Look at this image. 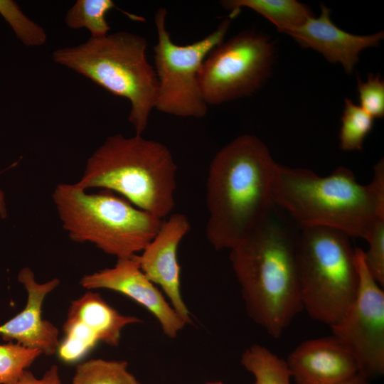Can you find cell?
Returning <instances> with one entry per match:
<instances>
[{
  "label": "cell",
  "mask_w": 384,
  "mask_h": 384,
  "mask_svg": "<svg viewBox=\"0 0 384 384\" xmlns=\"http://www.w3.org/2000/svg\"><path fill=\"white\" fill-rule=\"evenodd\" d=\"M330 13V9L321 5L318 18L310 17L287 34L303 48L316 50L328 61L340 63L347 73H351L359 60L361 52L378 46L383 39L384 33L380 31L366 36L348 33L332 22Z\"/></svg>",
  "instance_id": "cell-16"
},
{
  "label": "cell",
  "mask_w": 384,
  "mask_h": 384,
  "mask_svg": "<svg viewBox=\"0 0 384 384\" xmlns=\"http://www.w3.org/2000/svg\"><path fill=\"white\" fill-rule=\"evenodd\" d=\"M274 46L267 36L245 31L223 41L205 58L198 75L207 105L250 96L269 76Z\"/></svg>",
  "instance_id": "cell-9"
},
{
  "label": "cell",
  "mask_w": 384,
  "mask_h": 384,
  "mask_svg": "<svg viewBox=\"0 0 384 384\" xmlns=\"http://www.w3.org/2000/svg\"><path fill=\"white\" fill-rule=\"evenodd\" d=\"M42 353L17 343L0 344V384H17L18 380Z\"/></svg>",
  "instance_id": "cell-22"
},
{
  "label": "cell",
  "mask_w": 384,
  "mask_h": 384,
  "mask_svg": "<svg viewBox=\"0 0 384 384\" xmlns=\"http://www.w3.org/2000/svg\"><path fill=\"white\" fill-rule=\"evenodd\" d=\"M7 215L4 194L0 189V217L5 218Z\"/></svg>",
  "instance_id": "cell-28"
},
{
  "label": "cell",
  "mask_w": 384,
  "mask_h": 384,
  "mask_svg": "<svg viewBox=\"0 0 384 384\" xmlns=\"http://www.w3.org/2000/svg\"><path fill=\"white\" fill-rule=\"evenodd\" d=\"M207 384H223L220 381H215V382H209Z\"/></svg>",
  "instance_id": "cell-29"
},
{
  "label": "cell",
  "mask_w": 384,
  "mask_h": 384,
  "mask_svg": "<svg viewBox=\"0 0 384 384\" xmlns=\"http://www.w3.org/2000/svg\"><path fill=\"white\" fill-rule=\"evenodd\" d=\"M350 237L320 226L302 227L297 236L296 257L300 297L314 319L330 326L356 297L359 273Z\"/></svg>",
  "instance_id": "cell-7"
},
{
  "label": "cell",
  "mask_w": 384,
  "mask_h": 384,
  "mask_svg": "<svg viewBox=\"0 0 384 384\" xmlns=\"http://www.w3.org/2000/svg\"><path fill=\"white\" fill-rule=\"evenodd\" d=\"M360 107L373 119L384 116V81L378 75L370 73L367 80L357 79Z\"/></svg>",
  "instance_id": "cell-25"
},
{
  "label": "cell",
  "mask_w": 384,
  "mask_h": 384,
  "mask_svg": "<svg viewBox=\"0 0 384 384\" xmlns=\"http://www.w3.org/2000/svg\"><path fill=\"white\" fill-rule=\"evenodd\" d=\"M80 283L87 289H107L131 298L153 314L169 338L176 337L186 325L155 284L143 273L137 255L117 258L114 267L85 275Z\"/></svg>",
  "instance_id": "cell-12"
},
{
  "label": "cell",
  "mask_w": 384,
  "mask_h": 384,
  "mask_svg": "<svg viewBox=\"0 0 384 384\" xmlns=\"http://www.w3.org/2000/svg\"><path fill=\"white\" fill-rule=\"evenodd\" d=\"M286 362L296 384H339L358 373L353 357L333 336L302 342Z\"/></svg>",
  "instance_id": "cell-15"
},
{
  "label": "cell",
  "mask_w": 384,
  "mask_h": 384,
  "mask_svg": "<svg viewBox=\"0 0 384 384\" xmlns=\"http://www.w3.org/2000/svg\"><path fill=\"white\" fill-rule=\"evenodd\" d=\"M17 384H62V382L58 368L53 365L40 378H36L31 372L26 370Z\"/></svg>",
  "instance_id": "cell-26"
},
{
  "label": "cell",
  "mask_w": 384,
  "mask_h": 384,
  "mask_svg": "<svg viewBox=\"0 0 384 384\" xmlns=\"http://www.w3.org/2000/svg\"><path fill=\"white\" fill-rule=\"evenodd\" d=\"M297 236L269 216L230 250V260L249 316L279 338L303 309Z\"/></svg>",
  "instance_id": "cell-3"
},
{
  "label": "cell",
  "mask_w": 384,
  "mask_h": 384,
  "mask_svg": "<svg viewBox=\"0 0 384 384\" xmlns=\"http://www.w3.org/2000/svg\"><path fill=\"white\" fill-rule=\"evenodd\" d=\"M278 164L257 137L242 134L210 161L206 181V235L217 250H230L270 214Z\"/></svg>",
  "instance_id": "cell-1"
},
{
  "label": "cell",
  "mask_w": 384,
  "mask_h": 384,
  "mask_svg": "<svg viewBox=\"0 0 384 384\" xmlns=\"http://www.w3.org/2000/svg\"><path fill=\"white\" fill-rule=\"evenodd\" d=\"M52 198L72 240L92 243L117 258L142 252L164 221L108 190L88 193L75 183H60Z\"/></svg>",
  "instance_id": "cell-6"
},
{
  "label": "cell",
  "mask_w": 384,
  "mask_h": 384,
  "mask_svg": "<svg viewBox=\"0 0 384 384\" xmlns=\"http://www.w3.org/2000/svg\"><path fill=\"white\" fill-rule=\"evenodd\" d=\"M220 4L233 18L242 8L252 9L286 34L312 16L306 6L295 0H225Z\"/></svg>",
  "instance_id": "cell-17"
},
{
  "label": "cell",
  "mask_w": 384,
  "mask_h": 384,
  "mask_svg": "<svg viewBox=\"0 0 384 384\" xmlns=\"http://www.w3.org/2000/svg\"><path fill=\"white\" fill-rule=\"evenodd\" d=\"M18 279L27 291V302L21 312L0 326V335L4 341H15L46 355H53L57 352L60 343L58 329L43 319L42 306L47 294L59 284V279L54 278L38 283L28 267L20 270Z\"/></svg>",
  "instance_id": "cell-14"
},
{
  "label": "cell",
  "mask_w": 384,
  "mask_h": 384,
  "mask_svg": "<svg viewBox=\"0 0 384 384\" xmlns=\"http://www.w3.org/2000/svg\"><path fill=\"white\" fill-rule=\"evenodd\" d=\"M272 201L301 228L326 227L365 239L375 220L384 218L383 160L375 166L368 185L343 166L322 177L307 169L278 164Z\"/></svg>",
  "instance_id": "cell-2"
},
{
  "label": "cell",
  "mask_w": 384,
  "mask_h": 384,
  "mask_svg": "<svg viewBox=\"0 0 384 384\" xmlns=\"http://www.w3.org/2000/svg\"><path fill=\"white\" fill-rule=\"evenodd\" d=\"M368 245L363 251L366 267L381 287L384 285V218H379L372 224L365 239Z\"/></svg>",
  "instance_id": "cell-24"
},
{
  "label": "cell",
  "mask_w": 384,
  "mask_h": 384,
  "mask_svg": "<svg viewBox=\"0 0 384 384\" xmlns=\"http://www.w3.org/2000/svg\"><path fill=\"white\" fill-rule=\"evenodd\" d=\"M177 166L164 144L135 134L108 137L88 158L75 185L114 192L161 219L174 205Z\"/></svg>",
  "instance_id": "cell-4"
},
{
  "label": "cell",
  "mask_w": 384,
  "mask_h": 384,
  "mask_svg": "<svg viewBox=\"0 0 384 384\" xmlns=\"http://www.w3.org/2000/svg\"><path fill=\"white\" fill-rule=\"evenodd\" d=\"M114 7L112 0H78L67 11L65 22L70 28L88 30L92 38L103 37L110 30L106 15Z\"/></svg>",
  "instance_id": "cell-19"
},
{
  "label": "cell",
  "mask_w": 384,
  "mask_h": 384,
  "mask_svg": "<svg viewBox=\"0 0 384 384\" xmlns=\"http://www.w3.org/2000/svg\"><path fill=\"white\" fill-rule=\"evenodd\" d=\"M356 259L359 273L356 297L330 327L355 359L358 373L369 378L384 372V292L368 271L359 247Z\"/></svg>",
  "instance_id": "cell-10"
},
{
  "label": "cell",
  "mask_w": 384,
  "mask_h": 384,
  "mask_svg": "<svg viewBox=\"0 0 384 384\" xmlns=\"http://www.w3.org/2000/svg\"><path fill=\"white\" fill-rule=\"evenodd\" d=\"M374 119L350 99L345 100L341 117L340 148L344 151H360L373 127Z\"/></svg>",
  "instance_id": "cell-21"
},
{
  "label": "cell",
  "mask_w": 384,
  "mask_h": 384,
  "mask_svg": "<svg viewBox=\"0 0 384 384\" xmlns=\"http://www.w3.org/2000/svg\"><path fill=\"white\" fill-rule=\"evenodd\" d=\"M368 379L360 373H357L339 384H369Z\"/></svg>",
  "instance_id": "cell-27"
},
{
  "label": "cell",
  "mask_w": 384,
  "mask_h": 384,
  "mask_svg": "<svg viewBox=\"0 0 384 384\" xmlns=\"http://www.w3.org/2000/svg\"><path fill=\"white\" fill-rule=\"evenodd\" d=\"M240 362L252 374L253 384H290L286 361L263 346L255 344L246 348Z\"/></svg>",
  "instance_id": "cell-18"
},
{
  "label": "cell",
  "mask_w": 384,
  "mask_h": 384,
  "mask_svg": "<svg viewBox=\"0 0 384 384\" xmlns=\"http://www.w3.org/2000/svg\"><path fill=\"white\" fill-rule=\"evenodd\" d=\"M0 14L24 45L39 46L46 43L47 35L43 28L25 15L16 2L0 0Z\"/></svg>",
  "instance_id": "cell-23"
},
{
  "label": "cell",
  "mask_w": 384,
  "mask_h": 384,
  "mask_svg": "<svg viewBox=\"0 0 384 384\" xmlns=\"http://www.w3.org/2000/svg\"><path fill=\"white\" fill-rule=\"evenodd\" d=\"M141 321L137 317L121 314L98 293L88 292L70 303L64 336L57 350L59 358L67 363H75L99 342L117 346L122 329Z\"/></svg>",
  "instance_id": "cell-11"
},
{
  "label": "cell",
  "mask_w": 384,
  "mask_h": 384,
  "mask_svg": "<svg viewBox=\"0 0 384 384\" xmlns=\"http://www.w3.org/2000/svg\"><path fill=\"white\" fill-rule=\"evenodd\" d=\"M145 38L127 31L90 37L76 46L56 49L53 61L130 102L129 122L136 134L146 129L155 109L158 80L146 58Z\"/></svg>",
  "instance_id": "cell-5"
},
{
  "label": "cell",
  "mask_w": 384,
  "mask_h": 384,
  "mask_svg": "<svg viewBox=\"0 0 384 384\" xmlns=\"http://www.w3.org/2000/svg\"><path fill=\"white\" fill-rule=\"evenodd\" d=\"M166 9L159 8L154 18L157 33L154 70L158 80L155 109L176 117H204L208 105L201 92L199 73L208 53L224 41L233 18H225L198 41L178 45L166 28Z\"/></svg>",
  "instance_id": "cell-8"
},
{
  "label": "cell",
  "mask_w": 384,
  "mask_h": 384,
  "mask_svg": "<svg viewBox=\"0 0 384 384\" xmlns=\"http://www.w3.org/2000/svg\"><path fill=\"white\" fill-rule=\"evenodd\" d=\"M190 228V222L185 215L171 214L167 220H164L142 255H137L143 273L154 284L160 286L186 324L192 321L181 292V268L177 252L181 241Z\"/></svg>",
  "instance_id": "cell-13"
},
{
  "label": "cell",
  "mask_w": 384,
  "mask_h": 384,
  "mask_svg": "<svg viewBox=\"0 0 384 384\" xmlns=\"http://www.w3.org/2000/svg\"><path fill=\"white\" fill-rule=\"evenodd\" d=\"M72 384H140L124 361L91 359L78 365Z\"/></svg>",
  "instance_id": "cell-20"
}]
</instances>
